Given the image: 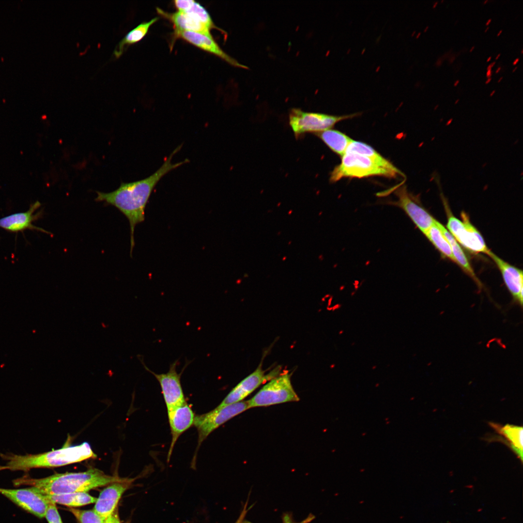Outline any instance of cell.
<instances>
[{"label":"cell","mask_w":523,"mask_h":523,"mask_svg":"<svg viewBox=\"0 0 523 523\" xmlns=\"http://www.w3.org/2000/svg\"><path fill=\"white\" fill-rule=\"evenodd\" d=\"M158 19V17H154L149 21L141 23L129 31L116 45L113 53V56L116 58H119L128 46L142 40L148 33L150 27Z\"/></svg>","instance_id":"obj_21"},{"label":"cell","mask_w":523,"mask_h":523,"mask_svg":"<svg viewBox=\"0 0 523 523\" xmlns=\"http://www.w3.org/2000/svg\"><path fill=\"white\" fill-rule=\"evenodd\" d=\"M40 206V202L36 201L31 204L29 210L26 212L14 213L0 218V228L12 232L16 233L31 230L50 234L49 232L33 224V222L42 216V210L36 212Z\"/></svg>","instance_id":"obj_13"},{"label":"cell","mask_w":523,"mask_h":523,"mask_svg":"<svg viewBox=\"0 0 523 523\" xmlns=\"http://www.w3.org/2000/svg\"><path fill=\"white\" fill-rule=\"evenodd\" d=\"M519 60H520L519 58H517V59H515V60H514V62H513V63H512V64H513V65H516V64H517V63H518V62H519Z\"/></svg>","instance_id":"obj_34"},{"label":"cell","mask_w":523,"mask_h":523,"mask_svg":"<svg viewBox=\"0 0 523 523\" xmlns=\"http://www.w3.org/2000/svg\"><path fill=\"white\" fill-rule=\"evenodd\" d=\"M0 456L7 461L5 465H0V471H28L33 468H53L96 457L87 442L76 446L66 445L60 449L37 454H0Z\"/></svg>","instance_id":"obj_3"},{"label":"cell","mask_w":523,"mask_h":523,"mask_svg":"<svg viewBox=\"0 0 523 523\" xmlns=\"http://www.w3.org/2000/svg\"><path fill=\"white\" fill-rule=\"evenodd\" d=\"M343 333H344V330H340L338 332V334L339 335H342Z\"/></svg>","instance_id":"obj_40"},{"label":"cell","mask_w":523,"mask_h":523,"mask_svg":"<svg viewBox=\"0 0 523 523\" xmlns=\"http://www.w3.org/2000/svg\"><path fill=\"white\" fill-rule=\"evenodd\" d=\"M185 364L182 371H176L178 360L170 365L167 373L157 374L149 369L144 364L145 369L153 374L158 381L167 411L185 403L186 400L181 383V376L188 364Z\"/></svg>","instance_id":"obj_10"},{"label":"cell","mask_w":523,"mask_h":523,"mask_svg":"<svg viewBox=\"0 0 523 523\" xmlns=\"http://www.w3.org/2000/svg\"><path fill=\"white\" fill-rule=\"evenodd\" d=\"M127 478L108 475L92 468L84 472L57 473L42 478H31L26 475L14 480L13 482L15 486L29 485L36 488L44 494L52 495L87 492Z\"/></svg>","instance_id":"obj_2"},{"label":"cell","mask_w":523,"mask_h":523,"mask_svg":"<svg viewBox=\"0 0 523 523\" xmlns=\"http://www.w3.org/2000/svg\"><path fill=\"white\" fill-rule=\"evenodd\" d=\"M491 80H492V78H491H491H488V79H487V80L486 81V82H485V84H488V83H489V82H490V81H491Z\"/></svg>","instance_id":"obj_35"},{"label":"cell","mask_w":523,"mask_h":523,"mask_svg":"<svg viewBox=\"0 0 523 523\" xmlns=\"http://www.w3.org/2000/svg\"><path fill=\"white\" fill-rule=\"evenodd\" d=\"M356 154L367 156L379 166L400 174L402 173L390 161L384 157L372 147L361 141L353 140L348 145L345 154Z\"/></svg>","instance_id":"obj_20"},{"label":"cell","mask_w":523,"mask_h":523,"mask_svg":"<svg viewBox=\"0 0 523 523\" xmlns=\"http://www.w3.org/2000/svg\"><path fill=\"white\" fill-rule=\"evenodd\" d=\"M246 504L245 506L244 507V508H243V510L241 512L239 517L238 518V519H237V520L235 522V523H243L244 520L245 519V517L246 515V512H247V510L246 509Z\"/></svg>","instance_id":"obj_31"},{"label":"cell","mask_w":523,"mask_h":523,"mask_svg":"<svg viewBox=\"0 0 523 523\" xmlns=\"http://www.w3.org/2000/svg\"><path fill=\"white\" fill-rule=\"evenodd\" d=\"M517 69V66H516V67H515V68H514L513 69V70H512V73H514V72H515V71L516 70V69Z\"/></svg>","instance_id":"obj_47"},{"label":"cell","mask_w":523,"mask_h":523,"mask_svg":"<svg viewBox=\"0 0 523 523\" xmlns=\"http://www.w3.org/2000/svg\"><path fill=\"white\" fill-rule=\"evenodd\" d=\"M354 344H355L354 342L352 343H351V346H354Z\"/></svg>","instance_id":"obj_51"},{"label":"cell","mask_w":523,"mask_h":523,"mask_svg":"<svg viewBox=\"0 0 523 523\" xmlns=\"http://www.w3.org/2000/svg\"><path fill=\"white\" fill-rule=\"evenodd\" d=\"M314 518V517L313 515H310L307 517L305 520L300 522H296L292 519L291 515L286 514L283 517L282 523H309L313 520Z\"/></svg>","instance_id":"obj_29"},{"label":"cell","mask_w":523,"mask_h":523,"mask_svg":"<svg viewBox=\"0 0 523 523\" xmlns=\"http://www.w3.org/2000/svg\"><path fill=\"white\" fill-rule=\"evenodd\" d=\"M492 69L487 70V73H486V76L488 77V78H491V77H492Z\"/></svg>","instance_id":"obj_32"},{"label":"cell","mask_w":523,"mask_h":523,"mask_svg":"<svg viewBox=\"0 0 523 523\" xmlns=\"http://www.w3.org/2000/svg\"><path fill=\"white\" fill-rule=\"evenodd\" d=\"M428 28H429V27H427L426 29H425V31H427V29H428Z\"/></svg>","instance_id":"obj_52"},{"label":"cell","mask_w":523,"mask_h":523,"mask_svg":"<svg viewBox=\"0 0 523 523\" xmlns=\"http://www.w3.org/2000/svg\"><path fill=\"white\" fill-rule=\"evenodd\" d=\"M495 90H493V91H492V92H491V93L490 95H491V96H492V95H493V94H494V93H495Z\"/></svg>","instance_id":"obj_46"},{"label":"cell","mask_w":523,"mask_h":523,"mask_svg":"<svg viewBox=\"0 0 523 523\" xmlns=\"http://www.w3.org/2000/svg\"><path fill=\"white\" fill-rule=\"evenodd\" d=\"M491 58H492V57H491V56L489 57V58H488V59L487 60V62H490V61H491Z\"/></svg>","instance_id":"obj_43"},{"label":"cell","mask_w":523,"mask_h":523,"mask_svg":"<svg viewBox=\"0 0 523 523\" xmlns=\"http://www.w3.org/2000/svg\"><path fill=\"white\" fill-rule=\"evenodd\" d=\"M182 148L177 147L165 159L162 166L153 174L140 180L122 183L118 188L110 192L97 191L95 200L105 202L119 209L128 219L130 227V253L134 246V232L136 226L145 219V209L152 192L159 181L167 174L189 162L187 159L172 163L173 156Z\"/></svg>","instance_id":"obj_1"},{"label":"cell","mask_w":523,"mask_h":523,"mask_svg":"<svg viewBox=\"0 0 523 523\" xmlns=\"http://www.w3.org/2000/svg\"><path fill=\"white\" fill-rule=\"evenodd\" d=\"M249 409L247 400L216 407L206 413L195 415L194 426L198 433L197 447L192 460L195 465L197 453L203 442L215 430L236 415Z\"/></svg>","instance_id":"obj_5"},{"label":"cell","mask_w":523,"mask_h":523,"mask_svg":"<svg viewBox=\"0 0 523 523\" xmlns=\"http://www.w3.org/2000/svg\"><path fill=\"white\" fill-rule=\"evenodd\" d=\"M174 35L176 38L183 39L200 49L221 58L232 65L248 68L246 66L240 63L225 53L213 39V37L190 31H174Z\"/></svg>","instance_id":"obj_17"},{"label":"cell","mask_w":523,"mask_h":523,"mask_svg":"<svg viewBox=\"0 0 523 523\" xmlns=\"http://www.w3.org/2000/svg\"><path fill=\"white\" fill-rule=\"evenodd\" d=\"M443 1H444V0H441V2L442 3V2H443Z\"/></svg>","instance_id":"obj_54"},{"label":"cell","mask_w":523,"mask_h":523,"mask_svg":"<svg viewBox=\"0 0 523 523\" xmlns=\"http://www.w3.org/2000/svg\"><path fill=\"white\" fill-rule=\"evenodd\" d=\"M501 68L500 67H498V68H497V70H496V71H495V73H496V74H497V73H498V72H499L500 71V70H501Z\"/></svg>","instance_id":"obj_39"},{"label":"cell","mask_w":523,"mask_h":523,"mask_svg":"<svg viewBox=\"0 0 523 523\" xmlns=\"http://www.w3.org/2000/svg\"><path fill=\"white\" fill-rule=\"evenodd\" d=\"M488 255L499 268L505 284L512 296L513 302L522 307L523 271L504 261L491 251Z\"/></svg>","instance_id":"obj_16"},{"label":"cell","mask_w":523,"mask_h":523,"mask_svg":"<svg viewBox=\"0 0 523 523\" xmlns=\"http://www.w3.org/2000/svg\"><path fill=\"white\" fill-rule=\"evenodd\" d=\"M45 517L48 523H62L56 504L53 503L49 504Z\"/></svg>","instance_id":"obj_28"},{"label":"cell","mask_w":523,"mask_h":523,"mask_svg":"<svg viewBox=\"0 0 523 523\" xmlns=\"http://www.w3.org/2000/svg\"><path fill=\"white\" fill-rule=\"evenodd\" d=\"M488 1V0H485V1L484 2V4H485L486 3V2H487Z\"/></svg>","instance_id":"obj_50"},{"label":"cell","mask_w":523,"mask_h":523,"mask_svg":"<svg viewBox=\"0 0 523 523\" xmlns=\"http://www.w3.org/2000/svg\"><path fill=\"white\" fill-rule=\"evenodd\" d=\"M495 427L500 433L507 438L508 445L518 457L523 461V429L522 426L507 424L499 428Z\"/></svg>","instance_id":"obj_25"},{"label":"cell","mask_w":523,"mask_h":523,"mask_svg":"<svg viewBox=\"0 0 523 523\" xmlns=\"http://www.w3.org/2000/svg\"><path fill=\"white\" fill-rule=\"evenodd\" d=\"M0 493L39 518L45 517L48 506L51 503L45 494L36 488L31 486L17 489L0 488Z\"/></svg>","instance_id":"obj_9"},{"label":"cell","mask_w":523,"mask_h":523,"mask_svg":"<svg viewBox=\"0 0 523 523\" xmlns=\"http://www.w3.org/2000/svg\"><path fill=\"white\" fill-rule=\"evenodd\" d=\"M69 511L77 519L79 523H105V520L93 509L81 510L70 508Z\"/></svg>","instance_id":"obj_27"},{"label":"cell","mask_w":523,"mask_h":523,"mask_svg":"<svg viewBox=\"0 0 523 523\" xmlns=\"http://www.w3.org/2000/svg\"><path fill=\"white\" fill-rule=\"evenodd\" d=\"M158 14L172 23L174 31H190L212 37L211 29L190 15L177 11L169 13L157 8Z\"/></svg>","instance_id":"obj_18"},{"label":"cell","mask_w":523,"mask_h":523,"mask_svg":"<svg viewBox=\"0 0 523 523\" xmlns=\"http://www.w3.org/2000/svg\"><path fill=\"white\" fill-rule=\"evenodd\" d=\"M474 48H475V46H472V47H471V48L470 49V50L469 52H472L473 51V50H474Z\"/></svg>","instance_id":"obj_42"},{"label":"cell","mask_w":523,"mask_h":523,"mask_svg":"<svg viewBox=\"0 0 523 523\" xmlns=\"http://www.w3.org/2000/svg\"><path fill=\"white\" fill-rule=\"evenodd\" d=\"M299 400L292 385L290 375L285 373L271 379L247 402L249 408H251Z\"/></svg>","instance_id":"obj_6"},{"label":"cell","mask_w":523,"mask_h":523,"mask_svg":"<svg viewBox=\"0 0 523 523\" xmlns=\"http://www.w3.org/2000/svg\"><path fill=\"white\" fill-rule=\"evenodd\" d=\"M376 368H377V366H376V365H374V366H373L372 367V368H372V369H376Z\"/></svg>","instance_id":"obj_44"},{"label":"cell","mask_w":523,"mask_h":523,"mask_svg":"<svg viewBox=\"0 0 523 523\" xmlns=\"http://www.w3.org/2000/svg\"><path fill=\"white\" fill-rule=\"evenodd\" d=\"M134 480L128 478L124 481L109 484L100 493L93 509L105 520L115 510L122 496Z\"/></svg>","instance_id":"obj_14"},{"label":"cell","mask_w":523,"mask_h":523,"mask_svg":"<svg viewBox=\"0 0 523 523\" xmlns=\"http://www.w3.org/2000/svg\"><path fill=\"white\" fill-rule=\"evenodd\" d=\"M373 176L395 178L402 174L384 169L369 158L356 154H345L340 164L331 172L330 181L336 182L343 178H362Z\"/></svg>","instance_id":"obj_4"},{"label":"cell","mask_w":523,"mask_h":523,"mask_svg":"<svg viewBox=\"0 0 523 523\" xmlns=\"http://www.w3.org/2000/svg\"><path fill=\"white\" fill-rule=\"evenodd\" d=\"M459 81H460L459 80H456L455 81V82L454 83V86H455V87L457 86V85L459 84Z\"/></svg>","instance_id":"obj_37"},{"label":"cell","mask_w":523,"mask_h":523,"mask_svg":"<svg viewBox=\"0 0 523 523\" xmlns=\"http://www.w3.org/2000/svg\"><path fill=\"white\" fill-rule=\"evenodd\" d=\"M523 49H522V52H521V54H523Z\"/></svg>","instance_id":"obj_53"},{"label":"cell","mask_w":523,"mask_h":523,"mask_svg":"<svg viewBox=\"0 0 523 523\" xmlns=\"http://www.w3.org/2000/svg\"><path fill=\"white\" fill-rule=\"evenodd\" d=\"M168 417L171 440L167 455V461L170 459L175 445L181 434L194 425L195 414L187 402L168 410Z\"/></svg>","instance_id":"obj_15"},{"label":"cell","mask_w":523,"mask_h":523,"mask_svg":"<svg viewBox=\"0 0 523 523\" xmlns=\"http://www.w3.org/2000/svg\"><path fill=\"white\" fill-rule=\"evenodd\" d=\"M491 21H492V19L491 18L488 19V20L487 21L485 25L486 26H488L489 25V24L491 23Z\"/></svg>","instance_id":"obj_36"},{"label":"cell","mask_w":523,"mask_h":523,"mask_svg":"<svg viewBox=\"0 0 523 523\" xmlns=\"http://www.w3.org/2000/svg\"><path fill=\"white\" fill-rule=\"evenodd\" d=\"M316 135L334 152L342 156L353 140L344 133L334 129H327L317 133Z\"/></svg>","instance_id":"obj_22"},{"label":"cell","mask_w":523,"mask_h":523,"mask_svg":"<svg viewBox=\"0 0 523 523\" xmlns=\"http://www.w3.org/2000/svg\"><path fill=\"white\" fill-rule=\"evenodd\" d=\"M174 4L178 11L188 14L197 18L209 29L221 30L214 23L206 10L200 3L192 0H176Z\"/></svg>","instance_id":"obj_23"},{"label":"cell","mask_w":523,"mask_h":523,"mask_svg":"<svg viewBox=\"0 0 523 523\" xmlns=\"http://www.w3.org/2000/svg\"><path fill=\"white\" fill-rule=\"evenodd\" d=\"M395 193L398 198L396 205L404 211L423 233L434 223L435 219L408 192L405 185L398 187Z\"/></svg>","instance_id":"obj_11"},{"label":"cell","mask_w":523,"mask_h":523,"mask_svg":"<svg viewBox=\"0 0 523 523\" xmlns=\"http://www.w3.org/2000/svg\"><path fill=\"white\" fill-rule=\"evenodd\" d=\"M500 55H501L500 53L498 54V55L496 57L495 60L498 59V58L500 56Z\"/></svg>","instance_id":"obj_45"},{"label":"cell","mask_w":523,"mask_h":523,"mask_svg":"<svg viewBox=\"0 0 523 523\" xmlns=\"http://www.w3.org/2000/svg\"><path fill=\"white\" fill-rule=\"evenodd\" d=\"M489 27H487V28L486 29V30H485L484 32H486L487 31H488V30H489Z\"/></svg>","instance_id":"obj_49"},{"label":"cell","mask_w":523,"mask_h":523,"mask_svg":"<svg viewBox=\"0 0 523 523\" xmlns=\"http://www.w3.org/2000/svg\"><path fill=\"white\" fill-rule=\"evenodd\" d=\"M437 4H438V1H436V2H435V3H434V4H433V9H434V8H436V6H437Z\"/></svg>","instance_id":"obj_38"},{"label":"cell","mask_w":523,"mask_h":523,"mask_svg":"<svg viewBox=\"0 0 523 523\" xmlns=\"http://www.w3.org/2000/svg\"><path fill=\"white\" fill-rule=\"evenodd\" d=\"M105 523H121L117 510H115L105 521Z\"/></svg>","instance_id":"obj_30"},{"label":"cell","mask_w":523,"mask_h":523,"mask_svg":"<svg viewBox=\"0 0 523 523\" xmlns=\"http://www.w3.org/2000/svg\"><path fill=\"white\" fill-rule=\"evenodd\" d=\"M278 369L279 368L276 369L265 374L261 365H259L253 372L238 384L217 407H221L243 400L261 385L276 377L278 374Z\"/></svg>","instance_id":"obj_12"},{"label":"cell","mask_w":523,"mask_h":523,"mask_svg":"<svg viewBox=\"0 0 523 523\" xmlns=\"http://www.w3.org/2000/svg\"><path fill=\"white\" fill-rule=\"evenodd\" d=\"M447 213L446 229L457 242L472 252L488 255L490 250L481 234L469 221L468 216L462 213L461 220L450 214L449 210Z\"/></svg>","instance_id":"obj_8"},{"label":"cell","mask_w":523,"mask_h":523,"mask_svg":"<svg viewBox=\"0 0 523 523\" xmlns=\"http://www.w3.org/2000/svg\"><path fill=\"white\" fill-rule=\"evenodd\" d=\"M502 79H503V77H500V78L499 79V80H498V81H497V82H498V83H499V82H500V81H501V80H502Z\"/></svg>","instance_id":"obj_48"},{"label":"cell","mask_w":523,"mask_h":523,"mask_svg":"<svg viewBox=\"0 0 523 523\" xmlns=\"http://www.w3.org/2000/svg\"><path fill=\"white\" fill-rule=\"evenodd\" d=\"M435 223L449 242L455 262L457 263L468 275L473 278L476 282L478 287L481 288V283L476 276L467 256L464 253L462 248L460 246V245L457 242L445 226L441 223L436 219L435 220Z\"/></svg>","instance_id":"obj_19"},{"label":"cell","mask_w":523,"mask_h":523,"mask_svg":"<svg viewBox=\"0 0 523 523\" xmlns=\"http://www.w3.org/2000/svg\"><path fill=\"white\" fill-rule=\"evenodd\" d=\"M359 113L342 116L305 112L299 108H292L289 115V124L295 137L307 133H319L334 126L337 123L355 117Z\"/></svg>","instance_id":"obj_7"},{"label":"cell","mask_w":523,"mask_h":523,"mask_svg":"<svg viewBox=\"0 0 523 523\" xmlns=\"http://www.w3.org/2000/svg\"><path fill=\"white\" fill-rule=\"evenodd\" d=\"M424 234L443 256L455 262L450 245L435 221Z\"/></svg>","instance_id":"obj_26"},{"label":"cell","mask_w":523,"mask_h":523,"mask_svg":"<svg viewBox=\"0 0 523 523\" xmlns=\"http://www.w3.org/2000/svg\"><path fill=\"white\" fill-rule=\"evenodd\" d=\"M341 307V305H340V304H337L335 306H334V307L332 308V309H333V310H336L337 309H338V308H340Z\"/></svg>","instance_id":"obj_33"},{"label":"cell","mask_w":523,"mask_h":523,"mask_svg":"<svg viewBox=\"0 0 523 523\" xmlns=\"http://www.w3.org/2000/svg\"><path fill=\"white\" fill-rule=\"evenodd\" d=\"M502 30H500V31H499V32H498V33H497V37L499 36H500V34H501V33H502Z\"/></svg>","instance_id":"obj_41"},{"label":"cell","mask_w":523,"mask_h":523,"mask_svg":"<svg viewBox=\"0 0 523 523\" xmlns=\"http://www.w3.org/2000/svg\"><path fill=\"white\" fill-rule=\"evenodd\" d=\"M48 501L70 507H77L95 503L97 498L87 492H77L59 494H45Z\"/></svg>","instance_id":"obj_24"}]
</instances>
